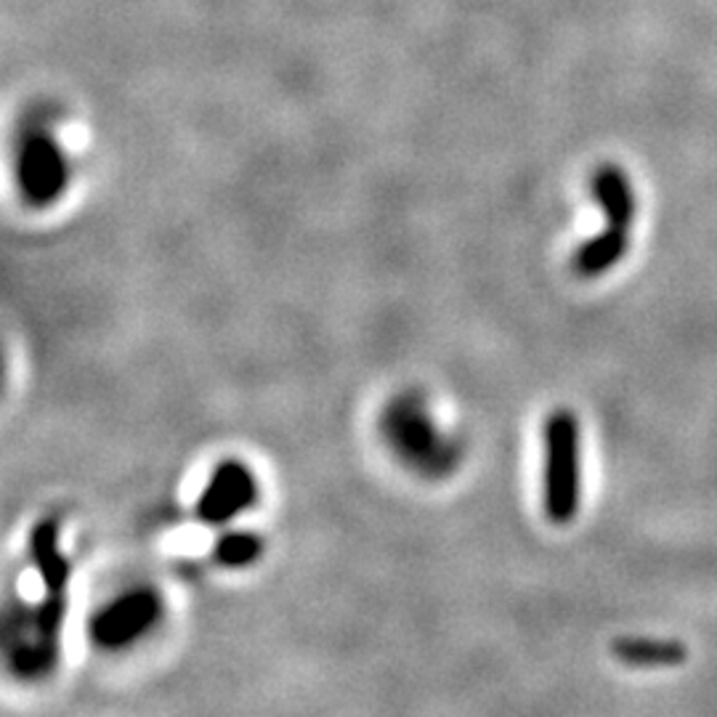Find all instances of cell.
Wrapping results in <instances>:
<instances>
[{"label":"cell","mask_w":717,"mask_h":717,"mask_svg":"<svg viewBox=\"0 0 717 717\" xmlns=\"http://www.w3.org/2000/svg\"><path fill=\"white\" fill-rule=\"evenodd\" d=\"M583 497V447L579 420L574 412L555 410L545 420V468H542V505L559 527L574 521Z\"/></svg>","instance_id":"cell-1"},{"label":"cell","mask_w":717,"mask_h":717,"mask_svg":"<svg viewBox=\"0 0 717 717\" xmlns=\"http://www.w3.org/2000/svg\"><path fill=\"white\" fill-rule=\"evenodd\" d=\"M258 499V484L239 460H224L210 473L197 499V516L208 524H226Z\"/></svg>","instance_id":"cell-3"},{"label":"cell","mask_w":717,"mask_h":717,"mask_svg":"<svg viewBox=\"0 0 717 717\" xmlns=\"http://www.w3.org/2000/svg\"><path fill=\"white\" fill-rule=\"evenodd\" d=\"M30 559L40 574L46 592H67L72 568L59 548V527L54 518H40L30 534Z\"/></svg>","instance_id":"cell-6"},{"label":"cell","mask_w":717,"mask_h":717,"mask_svg":"<svg viewBox=\"0 0 717 717\" xmlns=\"http://www.w3.org/2000/svg\"><path fill=\"white\" fill-rule=\"evenodd\" d=\"M590 191L592 200L598 202L606 221H609V226L627 228L630 232L635 215H638V202H635L633 184L624 176V171L616 168V165H603V168H598L590 181Z\"/></svg>","instance_id":"cell-5"},{"label":"cell","mask_w":717,"mask_h":717,"mask_svg":"<svg viewBox=\"0 0 717 717\" xmlns=\"http://www.w3.org/2000/svg\"><path fill=\"white\" fill-rule=\"evenodd\" d=\"M163 614V601L154 590L126 592L115 603L104 606L91 620V638L104 648H120L146 633Z\"/></svg>","instance_id":"cell-2"},{"label":"cell","mask_w":717,"mask_h":717,"mask_svg":"<svg viewBox=\"0 0 717 717\" xmlns=\"http://www.w3.org/2000/svg\"><path fill=\"white\" fill-rule=\"evenodd\" d=\"M67 616V592H46L35 614V633H38V657L51 661L57 657L59 633Z\"/></svg>","instance_id":"cell-9"},{"label":"cell","mask_w":717,"mask_h":717,"mask_svg":"<svg viewBox=\"0 0 717 717\" xmlns=\"http://www.w3.org/2000/svg\"><path fill=\"white\" fill-rule=\"evenodd\" d=\"M20 181L30 200L48 202L59 195L61 184L67 181L64 168L57 150L51 146L48 139H30L24 157L20 160Z\"/></svg>","instance_id":"cell-4"},{"label":"cell","mask_w":717,"mask_h":717,"mask_svg":"<svg viewBox=\"0 0 717 717\" xmlns=\"http://www.w3.org/2000/svg\"><path fill=\"white\" fill-rule=\"evenodd\" d=\"M611 651L630 667H678L689 659V648L678 640L620 638L614 640Z\"/></svg>","instance_id":"cell-8"},{"label":"cell","mask_w":717,"mask_h":717,"mask_svg":"<svg viewBox=\"0 0 717 717\" xmlns=\"http://www.w3.org/2000/svg\"><path fill=\"white\" fill-rule=\"evenodd\" d=\"M627 250H630L627 228L609 226L606 232L587 239L585 245H579L572 266L579 277H587V280H590V277H601L609 269H614L616 263H622L624 256H627Z\"/></svg>","instance_id":"cell-7"},{"label":"cell","mask_w":717,"mask_h":717,"mask_svg":"<svg viewBox=\"0 0 717 717\" xmlns=\"http://www.w3.org/2000/svg\"><path fill=\"white\" fill-rule=\"evenodd\" d=\"M263 553V540L252 531H232V534L221 537L219 545H215L213 555L221 566L228 568H243L252 561L261 559Z\"/></svg>","instance_id":"cell-10"}]
</instances>
